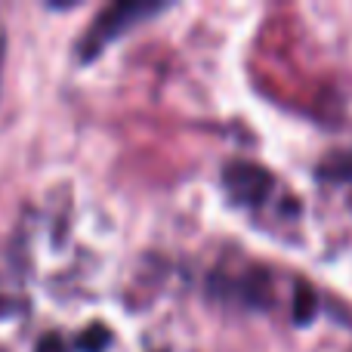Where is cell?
Instances as JSON below:
<instances>
[{
    "instance_id": "obj_1",
    "label": "cell",
    "mask_w": 352,
    "mask_h": 352,
    "mask_svg": "<svg viewBox=\"0 0 352 352\" xmlns=\"http://www.w3.org/2000/svg\"><path fill=\"white\" fill-rule=\"evenodd\" d=\"M155 12H161V6H155V3H111V6H105V10L93 19L87 37L80 41V56H84V59L99 56L109 41L121 37L130 25H136L140 19L155 16Z\"/></svg>"
},
{
    "instance_id": "obj_2",
    "label": "cell",
    "mask_w": 352,
    "mask_h": 352,
    "mask_svg": "<svg viewBox=\"0 0 352 352\" xmlns=\"http://www.w3.org/2000/svg\"><path fill=\"white\" fill-rule=\"evenodd\" d=\"M226 186H229V192L235 195L241 204H256V201H263L266 192L272 188V176L256 164L235 161V164L226 167Z\"/></svg>"
},
{
    "instance_id": "obj_3",
    "label": "cell",
    "mask_w": 352,
    "mask_h": 352,
    "mask_svg": "<svg viewBox=\"0 0 352 352\" xmlns=\"http://www.w3.org/2000/svg\"><path fill=\"white\" fill-rule=\"evenodd\" d=\"M105 343H109V331H105L102 324H93V328L78 340V346L84 352H102Z\"/></svg>"
},
{
    "instance_id": "obj_4",
    "label": "cell",
    "mask_w": 352,
    "mask_h": 352,
    "mask_svg": "<svg viewBox=\"0 0 352 352\" xmlns=\"http://www.w3.org/2000/svg\"><path fill=\"white\" fill-rule=\"evenodd\" d=\"M312 312H316V297H312V291L300 287V294H297V322H309Z\"/></svg>"
},
{
    "instance_id": "obj_5",
    "label": "cell",
    "mask_w": 352,
    "mask_h": 352,
    "mask_svg": "<svg viewBox=\"0 0 352 352\" xmlns=\"http://www.w3.org/2000/svg\"><path fill=\"white\" fill-rule=\"evenodd\" d=\"M0 62H3V34H0Z\"/></svg>"
}]
</instances>
